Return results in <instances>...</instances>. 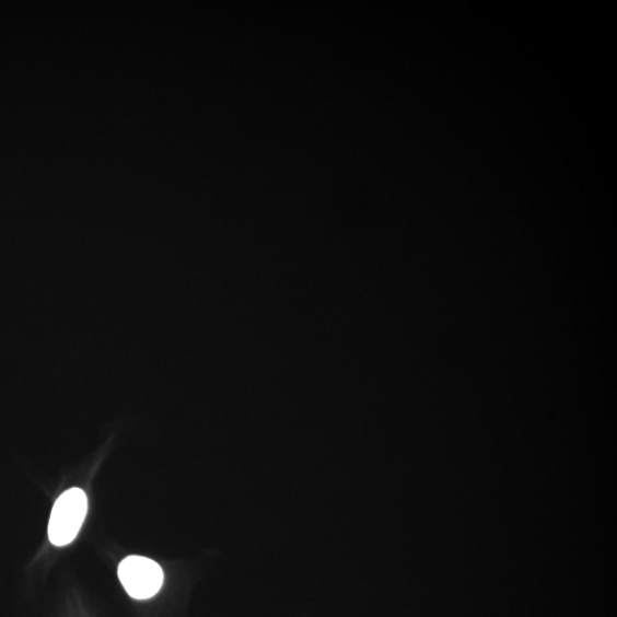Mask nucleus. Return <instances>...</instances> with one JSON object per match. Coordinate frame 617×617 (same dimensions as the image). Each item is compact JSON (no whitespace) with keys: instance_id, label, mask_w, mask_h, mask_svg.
I'll return each instance as SVG.
<instances>
[{"instance_id":"obj_1","label":"nucleus","mask_w":617,"mask_h":617,"mask_svg":"<svg viewBox=\"0 0 617 617\" xmlns=\"http://www.w3.org/2000/svg\"><path fill=\"white\" fill-rule=\"evenodd\" d=\"M89 509L88 497L81 488H70L56 502L48 523L51 545L65 547L79 535Z\"/></svg>"},{"instance_id":"obj_2","label":"nucleus","mask_w":617,"mask_h":617,"mask_svg":"<svg viewBox=\"0 0 617 617\" xmlns=\"http://www.w3.org/2000/svg\"><path fill=\"white\" fill-rule=\"evenodd\" d=\"M118 577L127 594L139 601L156 596L164 582L161 566L141 556L125 558L119 563Z\"/></svg>"}]
</instances>
